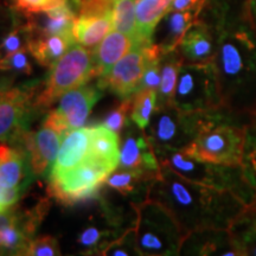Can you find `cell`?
I'll use <instances>...</instances> for the list:
<instances>
[{
    "instance_id": "f546056e",
    "label": "cell",
    "mask_w": 256,
    "mask_h": 256,
    "mask_svg": "<svg viewBox=\"0 0 256 256\" xmlns=\"http://www.w3.org/2000/svg\"><path fill=\"white\" fill-rule=\"evenodd\" d=\"M113 28L130 36L136 46H142L138 34L136 0H116L113 11Z\"/></svg>"
},
{
    "instance_id": "8fae6325",
    "label": "cell",
    "mask_w": 256,
    "mask_h": 256,
    "mask_svg": "<svg viewBox=\"0 0 256 256\" xmlns=\"http://www.w3.org/2000/svg\"><path fill=\"white\" fill-rule=\"evenodd\" d=\"M102 96L98 84L81 86L64 92L58 98L56 110H51L44 124L66 136L70 130L83 127L92 107Z\"/></svg>"
},
{
    "instance_id": "5b68a950",
    "label": "cell",
    "mask_w": 256,
    "mask_h": 256,
    "mask_svg": "<svg viewBox=\"0 0 256 256\" xmlns=\"http://www.w3.org/2000/svg\"><path fill=\"white\" fill-rule=\"evenodd\" d=\"M136 247L144 256L179 255L185 234L162 204L153 200L133 202Z\"/></svg>"
},
{
    "instance_id": "1f68e13d",
    "label": "cell",
    "mask_w": 256,
    "mask_h": 256,
    "mask_svg": "<svg viewBox=\"0 0 256 256\" xmlns=\"http://www.w3.org/2000/svg\"><path fill=\"white\" fill-rule=\"evenodd\" d=\"M156 110V92L138 90L134 94L130 119L138 127L145 130Z\"/></svg>"
},
{
    "instance_id": "3957f363",
    "label": "cell",
    "mask_w": 256,
    "mask_h": 256,
    "mask_svg": "<svg viewBox=\"0 0 256 256\" xmlns=\"http://www.w3.org/2000/svg\"><path fill=\"white\" fill-rule=\"evenodd\" d=\"M252 118L230 110L226 106L200 112H183L166 106L156 108L145 132L153 148L183 150L211 128L222 124L246 126Z\"/></svg>"
},
{
    "instance_id": "603a6c76",
    "label": "cell",
    "mask_w": 256,
    "mask_h": 256,
    "mask_svg": "<svg viewBox=\"0 0 256 256\" xmlns=\"http://www.w3.org/2000/svg\"><path fill=\"white\" fill-rule=\"evenodd\" d=\"M90 151L89 158L101 162L114 171L119 168L120 136L104 124L90 127Z\"/></svg>"
},
{
    "instance_id": "ee69618b",
    "label": "cell",
    "mask_w": 256,
    "mask_h": 256,
    "mask_svg": "<svg viewBox=\"0 0 256 256\" xmlns=\"http://www.w3.org/2000/svg\"><path fill=\"white\" fill-rule=\"evenodd\" d=\"M246 18L256 28V0H247V4H246Z\"/></svg>"
},
{
    "instance_id": "ba28073f",
    "label": "cell",
    "mask_w": 256,
    "mask_h": 256,
    "mask_svg": "<svg viewBox=\"0 0 256 256\" xmlns=\"http://www.w3.org/2000/svg\"><path fill=\"white\" fill-rule=\"evenodd\" d=\"M114 170L88 158L70 171L49 178V194L64 206H74L96 197Z\"/></svg>"
},
{
    "instance_id": "484cf974",
    "label": "cell",
    "mask_w": 256,
    "mask_h": 256,
    "mask_svg": "<svg viewBox=\"0 0 256 256\" xmlns=\"http://www.w3.org/2000/svg\"><path fill=\"white\" fill-rule=\"evenodd\" d=\"M74 44H76L74 36L52 34L46 37H34L28 46V50L40 66L51 68Z\"/></svg>"
},
{
    "instance_id": "4fadbf2b",
    "label": "cell",
    "mask_w": 256,
    "mask_h": 256,
    "mask_svg": "<svg viewBox=\"0 0 256 256\" xmlns=\"http://www.w3.org/2000/svg\"><path fill=\"white\" fill-rule=\"evenodd\" d=\"M119 168L121 170H139L159 172L160 164L146 132L136 124H127L121 132Z\"/></svg>"
},
{
    "instance_id": "d6a6232c",
    "label": "cell",
    "mask_w": 256,
    "mask_h": 256,
    "mask_svg": "<svg viewBox=\"0 0 256 256\" xmlns=\"http://www.w3.org/2000/svg\"><path fill=\"white\" fill-rule=\"evenodd\" d=\"M32 38H34V34L28 24L24 23L19 25L0 44V60L5 58L6 56L11 55L16 51L28 49Z\"/></svg>"
},
{
    "instance_id": "9c48e42d",
    "label": "cell",
    "mask_w": 256,
    "mask_h": 256,
    "mask_svg": "<svg viewBox=\"0 0 256 256\" xmlns=\"http://www.w3.org/2000/svg\"><path fill=\"white\" fill-rule=\"evenodd\" d=\"M246 126L222 124L211 128L183 148L198 159L220 165H241Z\"/></svg>"
},
{
    "instance_id": "b9f144b4",
    "label": "cell",
    "mask_w": 256,
    "mask_h": 256,
    "mask_svg": "<svg viewBox=\"0 0 256 256\" xmlns=\"http://www.w3.org/2000/svg\"><path fill=\"white\" fill-rule=\"evenodd\" d=\"M206 0H172L168 11H197L203 8Z\"/></svg>"
},
{
    "instance_id": "277c9868",
    "label": "cell",
    "mask_w": 256,
    "mask_h": 256,
    "mask_svg": "<svg viewBox=\"0 0 256 256\" xmlns=\"http://www.w3.org/2000/svg\"><path fill=\"white\" fill-rule=\"evenodd\" d=\"M154 152L160 166L171 168L188 180L232 192L244 202L246 206L254 203L256 190L244 180L241 165L228 166L210 162L188 154L183 150L154 148Z\"/></svg>"
},
{
    "instance_id": "cb8c5ba5",
    "label": "cell",
    "mask_w": 256,
    "mask_h": 256,
    "mask_svg": "<svg viewBox=\"0 0 256 256\" xmlns=\"http://www.w3.org/2000/svg\"><path fill=\"white\" fill-rule=\"evenodd\" d=\"M234 247L240 256H256V206H247L229 226Z\"/></svg>"
},
{
    "instance_id": "4316f807",
    "label": "cell",
    "mask_w": 256,
    "mask_h": 256,
    "mask_svg": "<svg viewBox=\"0 0 256 256\" xmlns=\"http://www.w3.org/2000/svg\"><path fill=\"white\" fill-rule=\"evenodd\" d=\"M113 28V16L106 17H76L72 28L75 42L80 46L94 49Z\"/></svg>"
},
{
    "instance_id": "ffe728a7",
    "label": "cell",
    "mask_w": 256,
    "mask_h": 256,
    "mask_svg": "<svg viewBox=\"0 0 256 256\" xmlns=\"http://www.w3.org/2000/svg\"><path fill=\"white\" fill-rule=\"evenodd\" d=\"M197 11H168L159 20L152 34V44L162 51L170 52L177 49L182 38L198 19Z\"/></svg>"
},
{
    "instance_id": "83f0119b",
    "label": "cell",
    "mask_w": 256,
    "mask_h": 256,
    "mask_svg": "<svg viewBox=\"0 0 256 256\" xmlns=\"http://www.w3.org/2000/svg\"><path fill=\"white\" fill-rule=\"evenodd\" d=\"M182 60L177 49L162 54L160 58V84L156 90V108L172 104V98L177 86Z\"/></svg>"
},
{
    "instance_id": "7c38bea8",
    "label": "cell",
    "mask_w": 256,
    "mask_h": 256,
    "mask_svg": "<svg viewBox=\"0 0 256 256\" xmlns=\"http://www.w3.org/2000/svg\"><path fill=\"white\" fill-rule=\"evenodd\" d=\"M147 46H134L115 64L107 75L98 78V87L102 90L110 89L121 98H130L136 94L145 72Z\"/></svg>"
},
{
    "instance_id": "f6af8a7d",
    "label": "cell",
    "mask_w": 256,
    "mask_h": 256,
    "mask_svg": "<svg viewBox=\"0 0 256 256\" xmlns=\"http://www.w3.org/2000/svg\"><path fill=\"white\" fill-rule=\"evenodd\" d=\"M252 204H254V206H256V198H255V200H254V203H252Z\"/></svg>"
},
{
    "instance_id": "8992f818",
    "label": "cell",
    "mask_w": 256,
    "mask_h": 256,
    "mask_svg": "<svg viewBox=\"0 0 256 256\" xmlns=\"http://www.w3.org/2000/svg\"><path fill=\"white\" fill-rule=\"evenodd\" d=\"M95 78L94 49L74 44L51 66V72L34 100L37 112H46L64 92Z\"/></svg>"
},
{
    "instance_id": "9a60e30c",
    "label": "cell",
    "mask_w": 256,
    "mask_h": 256,
    "mask_svg": "<svg viewBox=\"0 0 256 256\" xmlns=\"http://www.w3.org/2000/svg\"><path fill=\"white\" fill-rule=\"evenodd\" d=\"M217 38L212 30L202 20H197L186 31L177 51L185 64L214 62L217 52Z\"/></svg>"
},
{
    "instance_id": "44dd1931",
    "label": "cell",
    "mask_w": 256,
    "mask_h": 256,
    "mask_svg": "<svg viewBox=\"0 0 256 256\" xmlns=\"http://www.w3.org/2000/svg\"><path fill=\"white\" fill-rule=\"evenodd\" d=\"M136 46L134 40L120 31H112L94 49L95 78H100L107 75L110 69L121 58Z\"/></svg>"
},
{
    "instance_id": "d590c367",
    "label": "cell",
    "mask_w": 256,
    "mask_h": 256,
    "mask_svg": "<svg viewBox=\"0 0 256 256\" xmlns=\"http://www.w3.org/2000/svg\"><path fill=\"white\" fill-rule=\"evenodd\" d=\"M31 58L34 57H32L28 48L22 49L0 60V68L11 70L17 75H31L34 72Z\"/></svg>"
},
{
    "instance_id": "74e56055",
    "label": "cell",
    "mask_w": 256,
    "mask_h": 256,
    "mask_svg": "<svg viewBox=\"0 0 256 256\" xmlns=\"http://www.w3.org/2000/svg\"><path fill=\"white\" fill-rule=\"evenodd\" d=\"M20 24L23 23L18 10L0 2V44Z\"/></svg>"
},
{
    "instance_id": "ac0fdd59",
    "label": "cell",
    "mask_w": 256,
    "mask_h": 256,
    "mask_svg": "<svg viewBox=\"0 0 256 256\" xmlns=\"http://www.w3.org/2000/svg\"><path fill=\"white\" fill-rule=\"evenodd\" d=\"M34 176L25 150L10 144L0 145V184L2 186L19 188L25 191Z\"/></svg>"
},
{
    "instance_id": "5bb4252c",
    "label": "cell",
    "mask_w": 256,
    "mask_h": 256,
    "mask_svg": "<svg viewBox=\"0 0 256 256\" xmlns=\"http://www.w3.org/2000/svg\"><path fill=\"white\" fill-rule=\"evenodd\" d=\"M62 138H64L62 133L43 124L37 132H25L14 146L25 150L30 159L32 172L34 176H40L55 162Z\"/></svg>"
},
{
    "instance_id": "d6986e66",
    "label": "cell",
    "mask_w": 256,
    "mask_h": 256,
    "mask_svg": "<svg viewBox=\"0 0 256 256\" xmlns=\"http://www.w3.org/2000/svg\"><path fill=\"white\" fill-rule=\"evenodd\" d=\"M90 136V127L76 128L64 136L58 154L51 166L49 178L70 171L89 158Z\"/></svg>"
},
{
    "instance_id": "e0dca14e",
    "label": "cell",
    "mask_w": 256,
    "mask_h": 256,
    "mask_svg": "<svg viewBox=\"0 0 256 256\" xmlns=\"http://www.w3.org/2000/svg\"><path fill=\"white\" fill-rule=\"evenodd\" d=\"M179 255L240 256L228 229H202L188 234Z\"/></svg>"
},
{
    "instance_id": "6da1fadb",
    "label": "cell",
    "mask_w": 256,
    "mask_h": 256,
    "mask_svg": "<svg viewBox=\"0 0 256 256\" xmlns=\"http://www.w3.org/2000/svg\"><path fill=\"white\" fill-rule=\"evenodd\" d=\"M147 198L162 204L185 235L202 229H229L247 206L232 192L194 183L166 166H160Z\"/></svg>"
},
{
    "instance_id": "836d02e7",
    "label": "cell",
    "mask_w": 256,
    "mask_h": 256,
    "mask_svg": "<svg viewBox=\"0 0 256 256\" xmlns=\"http://www.w3.org/2000/svg\"><path fill=\"white\" fill-rule=\"evenodd\" d=\"M101 255L104 256H134L140 255L136 247V228L127 229L126 232L121 234L119 238L112 241L107 248L102 252Z\"/></svg>"
},
{
    "instance_id": "f35d334b",
    "label": "cell",
    "mask_w": 256,
    "mask_h": 256,
    "mask_svg": "<svg viewBox=\"0 0 256 256\" xmlns=\"http://www.w3.org/2000/svg\"><path fill=\"white\" fill-rule=\"evenodd\" d=\"M60 249L58 242L52 236H42L32 240L28 250V256H58Z\"/></svg>"
},
{
    "instance_id": "60d3db41",
    "label": "cell",
    "mask_w": 256,
    "mask_h": 256,
    "mask_svg": "<svg viewBox=\"0 0 256 256\" xmlns=\"http://www.w3.org/2000/svg\"><path fill=\"white\" fill-rule=\"evenodd\" d=\"M23 192L19 188H6L0 184V212L14 206L22 197Z\"/></svg>"
},
{
    "instance_id": "d4e9b609",
    "label": "cell",
    "mask_w": 256,
    "mask_h": 256,
    "mask_svg": "<svg viewBox=\"0 0 256 256\" xmlns=\"http://www.w3.org/2000/svg\"><path fill=\"white\" fill-rule=\"evenodd\" d=\"M171 2L172 0H136L138 34L142 46L152 43L153 31L168 12Z\"/></svg>"
},
{
    "instance_id": "7402d4cb",
    "label": "cell",
    "mask_w": 256,
    "mask_h": 256,
    "mask_svg": "<svg viewBox=\"0 0 256 256\" xmlns=\"http://www.w3.org/2000/svg\"><path fill=\"white\" fill-rule=\"evenodd\" d=\"M159 172L139 171V170H121L114 171L106 179L108 186L120 192L122 196H133L138 202L146 200L148 188Z\"/></svg>"
},
{
    "instance_id": "7a4b0ae2",
    "label": "cell",
    "mask_w": 256,
    "mask_h": 256,
    "mask_svg": "<svg viewBox=\"0 0 256 256\" xmlns=\"http://www.w3.org/2000/svg\"><path fill=\"white\" fill-rule=\"evenodd\" d=\"M214 60L223 104L236 113L256 115V28L243 19L217 37Z\"/></svg>"
},
{
    "instance_id": "4dcf8cb0",
    "label": "cell",
    "mask_w": 256,
    "mask_h": 256,
    "mask_svg": "<svg viewBox=\"0 0 256 256\" xmlns=\"http://www.w3.org/2000/svg\"><path fill=\"white\" fill-rule=\"evenodd\" d=\"M241 168L244 180L256 190V115L246 124Z\"/></svg>"
},
{
    "instance_id": "30bf717a",
    "label": "cell",
    "mask_w": 256,
    "mask_h": 256,
    "mask_svg": "<svg viewBox=\"0 0 256 256\" xmlns=\"http://www.w3.org/2000/svg\"><path fill=\"white\" fill-rule=\"evenodd\" d=\"M38 92V82L0 92V142L14 145L28 132L37 112L34 100Z\"/></svg>"
},
{
    "instance_id": "52a82bcc",
    "label": "cell",
    "mask_w": 256,
    "mask_h": 256,
    "mask_svg": "<svg viewBox=\"0 0 256 256\" xmlns=\"http://www.w3.org/2000/svg\"><path fill=\"white\" fill-rule=\"evenodd\" d=\"M171 106L183 112L211 110L224 107L214 62L182 64Z\"/></svg>"
},
{
    "instance_id": "8d00e7d4",
    "label": "cell",
    "mask_w": 256,
    "mask_h": 256,
    "mask_svg": "<svg viewBox=\"0 0 256 256\" xmlns=\"http://www.w3.org/2000/svg\"><path fill=\"white\" fill-rule=\"evenodd\" d=\"M133 98L134 95L130 96V98H122V101L106 116L104 121V126H107L110 130H114L119 136L128 124V113L132 110Z\"/></svg>"
},
{
    "instance_id": "e575fe53",
    "label": "cell",
    "mask_w": 256,
    "mask_h": 256,
    "mask_svg": "<svg viewBox=\"0 0 256 256\" xmlns=\"http://www.w3.org/2000/svg\"><path fill=\"white\" fill-rule=\"evenodd\" d=\"M80 17L113 16L116 0H72Z\"/></svg>"
},
{
    "instance_id": "f1b7e54d",
    "label": "cell",
    "mask_w": 256,
    "mask_h": 256,
    "mask_svg": "<svg viewBox=\"0 0 256 256\" xmlns=\"http://www.w3.org/2000/svg\"><path fill=\"white\" fill-rule=\"evenodd\" d=\"M122 232L120 228L112 226V228H98L96 226H89L80 232L78 238V244L81 248L82 254H102V252L107 248L112 241L119 238Z\"/></svg>"
},
{
    "instance_id": "2e32d148",
    "label": "cell",
    "mask_w": 256,
    "mask_h": 256,
    "mask_svg": "<svg viewBox=\"0 0 256 256\" xmlns=\"http://www.w3.org/2000/svg\"><path fill=\"white\" fill-rule=\"evenodd\" d=\"M75 10L72 0H66L56 8L37 14H25V17L34 37H46L52 34L74 36L72 28L78 17Z\"/></svg>"
},
{
    "instance_id": "ab89813d",
    "label": "cell",
    "mask_w": 256,
    "mask_h": 256,
    "mask_svg": "<svg viewBox=\"0 0 256 256\" xmlns=\"http://www.w3.org/2000/svg\"><path fill=\"white\" fill-rule=\"evenodd\" d=\"M14 8L24 14L46 11L62 4L66 0H14Z\"/></svg>"
},
{
    "instance_id": "7bdbcfd3",
    "label": "cell",
    "mask_w": 256,
    "mask_h": 256,
    "mask_svg": "<svg viewBox=\"0 0 256 256\" xmlns=\"http://www.w3.org/2000/svg\"><path fill=\"white\" fill-rule=\"evenodd\" d=\"M17 78V74L11 72V70L0 68V92L11 88Z\"/></svg>"
}]
</instances>
